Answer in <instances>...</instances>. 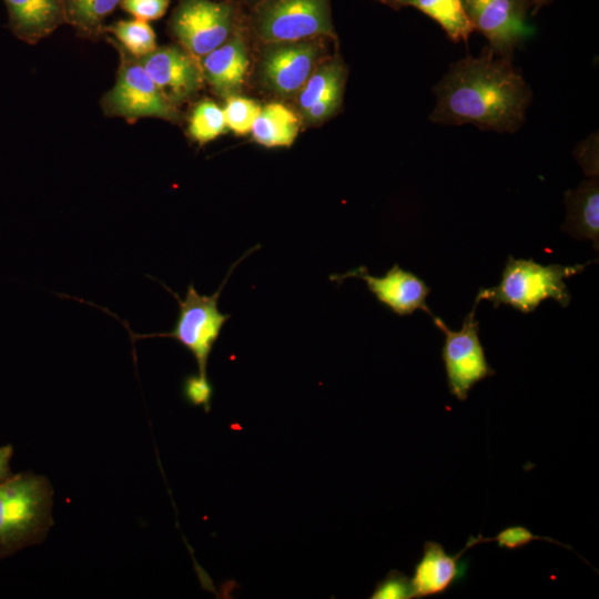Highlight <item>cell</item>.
I'll list each match as a JSON object with an SVG mask.
<instances>
[{"label":"cell","mask_w":599,"mask_h":599,"mask_svg":"<svg viewBox=\"0 0 599 599\" xmlns=\"http://www.w3.org/2000/svg\"><path fill=\"white\" fill-rule=\"evenodd\" d=\"M430 121L474 124L481 130L515 133L526 119L532 93L510 58L485 48L479 57L453 63L434 87Z\"/></svg>","instance_id":"1"},{"label":"cell","mask_w":599,"mask_h":599,"mask_svg":"<svg viewBox=\"0 0 599 599\" xmlns=\"http://www.w3.org/2000/svg\"><path fill=\"white\" fill-rule=\"evenodd\" d=\"M52 497L49 480L31 471L0 484V559L43 541L53 522Z\"/></svg>","instance_id":"2"},{"label":"cell","mask_w":599,"mask_h":599,"mask_svg":"<svg viewBox=\"0 0 599 599\" xmlns=\"http://www.w3.org/2000/svg\"><path fill=\"white\" fill-rule=\"evenodd\" d=\"M589 263L572 266L541 265L532 258H515L509 255L499 284L480 287L475 303L489 301L494 308L506 304L521 313H531L541 302L551 298L565 308L571 300L565 278L581 273Z\"/></svg>","instance_id":"3"},{"label":"cell","mask_w":599,"mask_h":599,"mask_svg":"<svg viewBox=\"0 0 599 599\" xmlns=\"http://www.w3.org/2000/svg\"><path fill=\"white\" fill-rule=\"evenodd\" d=\"M245 256L232 265L220 288L212 295L199 294L194 284L190 283L182 300L176 293H173L169 287L163 285L175 297L179 304V315L174 328L166 333L141 335L133 333L124 321H120L129 331L131 343L134 345L136 339L150 337L173 338L193 355L197 365V373L206 377L210 354L221 334L223 325L231 317L229 314L220 312L217 305L219 297L232 271Z\"/></svg>","instance_id":"4"},{"label":"cell","mask_w":599,"mask_h":599,"mask_svg":"<svg viewBox=\"0 0 599 599\" xmlns=\"http://www.w3.org/2000/svg\"><path fill=\"white\" fill-rule=\"evenodd\" d=\"M250 27L265 43L335 38L331 0H261L252 7Z\"/></svg>","instance_id":"5"},{"label":"cell","mask_w":599,"mask_h":599,"mask_svg":"<svg viewBox=\"0 0 599 599\" xmlns=\"http://www.w3.org/2000/svg\"><path fill=\"white\" fill-rule=\"evenodd\" d=\"M121 53L116 80L102 98V109L109 116L128 121L158 118L177 121L179 111L160 91L140 61L118 48Z\"/></svg>","instance_id":"6"},{"label":"cell","mask_w":599,"mask_h":599,"mask_svg":"<svg viewBox=\"0 0 599 599\" xmlns=\"http://www.w3.org/2000/svg\"><path fill=\"white\" fill-rule=\"evenodd\" d=\"M477 305L474 303L459 331L449 329L441 318L433 316L435 325L445 335L441 359L449 393L461 402L467 399L477 383L496 374L479 339V322L475 315Z\"/></svg>","instance_id":"7"},{"label":"cell","mask_w":599,"mask_h":599,"mask_svg":"<svg viewBox=\"0 0 599 599\" xmlns=\"http://www.w3.org/2000/svg\"><path fill=\"white\" fill-rule=\"evenodd\" d=\"M236 21V9L230 1L180 0L170 27L181 47L201 59L231 37Z\"/></svg>","instance_id":"8"},{"label":"cell","mask_w":599,"mask_h":599,"mask_svg":"<svg viewBox=\"0 0 599 599\" xmlns=\"http://www.w3.org/2000/svg\"><path fill=\"white\" fill-rule=\"evenodd\" d=\"M536 0H461L474 31L488 41L497 55L512 58L514 50L531 32L526 16Z\"/></svg>","instance_id":"9"},{"label":"cell","mask_w":599,"mask_h":599,"mask_svg":"<svg viewBox=\"0 0 599 599\" xmlns=\"http://www.w3.org/2000/svg\"><path fill=\"white\" fill-rule=\"evenodd\" d=\"M314 40L266 43L260 62L263 83L282 97L300 92L321 53V45Z\"/></svg>","instance_id":"10"},{"label":"cell","mask_w":599,"mask_h":599,"mask_svg":"<svg viewBox=\"0 0 599 599\" xmlns=\"http://www.w3.org/2000/svg\"><path fill=\"white\" fill-rule=\"evenodd\" d=\"M138 60L174 105L191 99L202 87L204 78L200 62L182 47H156Z\"/></svg>","instance_id":"11"},{"label":"cell","mask_w":599,"mask_h":599,"mask_svg":"<svg viewBox=\"0 0 599 599\" xmlns=\"http://www.w3.org/2000/svg\"><path fill=\"white\" fill-rule=\"evenodd\" d=\"M347 277L362 278L376 300L399 316L410 315L418 309L434 316L426 303L430 288L420 277L398 264L379 277L370 275L365 266H359L329 278L341 283Z\"/></svg>","instance_id":"12"},{"label":"cell","mask_w":599,"mask_h":599,"mask_svg":"<svg viewBox=\"0 0 599 599\" xmlns=\"http://www.w3.org/2000/svg\"><path fill=\"white\" fill-rule=\"evenodd\" d=\"M204 80L223 97L234 95L243 85L248 68L244 37L235 28L231 37L216 49L201 58Z\"/></svg>","instance_id":"13"},{"label":"cell","mask_w":599,"mask_h":599,"mask_svg":"<svg viewBox=\"0 0 599 599\" xmlns=\"http://www.w3.org/2000/svg\"><path fill=\"white\" fill-rule=\"evenodd\" d=\"M468 549L466 544L457 555L451 556L440 544L426 541L423 556L415 565L414 575L410 578L415 598L446 592L459 575V558Z\"/></svg>","instance_id":"14"},{"label":"cell","mask_w":599,"mask_h":599,"mask_svg":"<svg viewBox=\"0 0 599 599\" xmlns=\"http://www.w3.org/2000/svg\"><path fill=\"white\" fill-rule=\"evenodd\" d=\"M567 216L561 230L571 236L589 238L596 251L599 245V182L598 176H589L575 190L565 194Z\"/></svg>","instance_id":"15"},{"label":"cell","mask_w":599,"mask_h":599,"mask_svg":"<svg viewBox=\"0 0 599 599\" xmlns=\"http://www.w3.org/2000/svg\"><path fill=\"white\" fill-rule=\"evenodd\" d=\"M16 34L24 41L35 42L49 34L59 23L60 0H4Z\"/></svg>","instance_id":"16"},{"label":"cell","mask_w":599,"mask_h":599,"mask_svg":"<svg viewBox=\"0 0 599 599\" xmlns=\"http://www.w3.org/2000/svg\"><path fill=\"white\" fill-rule=\"evenodd\" d=\"M394 10L413 7L432 18L453 42H467L474 29L461 0H377Z\"/></svg>","instance_id":"17"},{"label":"cell","mask_w":599,"mask_h":599,"mask_svg":"<svg viewBox=\"0 0 599 599\" xmlns=\"http://www.w3.org/2000/svg\"><path fill=\"white\" fill-rule=\"evenodd\" d=\"M300 130L297 115L281 103L261 108L252 126L253 139L266 148L291 146Z\"/></svg>","instance_id":"18"},{"label":"cell","mask_w":599,"mask_h":599,"mask_svg":"<svg viewBox=\"0 0 599 599\" xmlns=\"http://www.w3.org/2000/svg\"><path fill=\"white\" fill-rule=\"evenodd\" d=\"M346 68L339 59H333L314 70L298 94V109L304 112L331 91L343 88Z\"/></svg>","instance_id":"19"},{"label":"cell","mask_w":599,"mask_h":599,"mask_svg":"<svg viewBox=\"0 0 599 599\" xmlns=\"http://www.w3.org/2000/svg\"><path fill=\"white\" fill-rule=\"evenodd\" d=\"M116 41L130 55L141 59L156 49V37L149 22L140 19L121 20L109 27Z\"/></svg>","instance_id":"20"},{"label":"cell","mask_w":599,"mask_h":599,"mask_svg":"<svg viewBox=\"0 0 599 599\" xmlns=\"http://www.w3.org/2000/svg\"><path fill=\"white\" fill-rule=\"evenodd\" d=\"M226 128L223 109L211 100L199 102L189 121V133L199 144H205L224 132Z\"/></svg>","instance_id":"21"},{"label":"cell","mask_w":599,"mask_h":599,"mask_svg":"<svg viewBox=\"0 0 599 599\" xmlns=\"http://www.w3.org/2000/svg\"><path fill=\"white\" fill-rule=\"evenodd\" d=\"M122 0H63L71 20L88 32L94 30Z\"/></svg>","instance_id":"22"},{"label":"cell","mask_w":599,"mask_h":599,"mask_svg":"<svg viewBox=\"0 0 599 599\" xmlns=\"http://www.w3.org/2000/svg\"><path fill=\"white\" fill-rule=\"evenodd\" d=\"M261 106L254 100L230 95L223 109L226 126L236 134L251 132Z\"/></svg>","instance_id":"23"},{"label":"cell","mask_w":599,"mask_h":599,"mask_svg":"<svg viewBox=\"0 0 599 599\" xmlns=\"http://www.w3.org/2000/svg\"><path fill=\"white\" fill-rule=\"evenodd\" d=\"M534 540H546L548 542L560 545L572 550V548L568 545L561 544L549 537L537 536L532 534L528 528L522 526L507 527L500 530L497 536L491 538H484L481 535H479L478 537L471 536L468 539L471 547L480 542L496 541L499 548H506L508 550L525 547Z\"/></svg>","instance_id":"24"},{"label":"cell","mask_w":599,"mask_h":599,"mask_svg":"<svg viewBox=\"0 0 599 599\" xmlns=\"http://www.w3.org/2000/svg\"><path fill=\"white\" fill-rule=\"evenodd\" d=\"M372 599H410L415 598L410 578L405 573L392 570L380 580L372 596Z\"/></svg>","instance_id":"25"},{"label":"cell","mask_w":599,"mask_h":599,"mask_svg":"<svg viewBox=\"0 0 599 599\" xmlns=\"http://www.w3.org/2000/svg\"><path fill=\"white\" fill-rule=\"evenodd\" d=\"M184 399L192 406H202L206 413L211 409L213 385L207 376L197 374L187 375L182 385Z\"/></svg>","instance_id":"26"},{"label":"cell","mask_w":599,"mask_h":599,"mask_svg":"<svg viewBox=\"0 0 599 599\" xmlns=\"http://www.w3.org/2000/svg\"><path fill=\"white\" fill-rule=\"evenodd\" d=\"M344 87L337 88L302 112L306 122L316 124L332 116L343 101Z\"/></svg>","instance_id":"27"},{"label":"cell","mask_w":599,"mask_h":599,"mask_svg":"<svg viewBox=\"0 0 599 599\" xmlns=\"http://www.w3.org/2000/svg\"><path fill=\"white\" fill-rule=\"evenodd\" d=\"M170 0H122V8L135 19L152 21L160 19L167 10Z\"/></svg>","instance_id":"28"},{"label":"cell","mask_w":599,"mask_h":599,"mask_svg":"<svg viewBox=\"0 0 599 599\" xmlns=\"http://www.w3.org/2000/svg\"><path fill=\"white\" fill-rule=\"evenodd\" d=\"M575 155L588 176H598L597 133L583 140L575 150Z\"/></svg>","instance_id":"29"},{"label":"cell","mask_w":599,"mask_h":599,"mask_svg":"<svg viewBox=\"0 0 599 599\" xmlns=\"http://www.w3.org/2000/svg\"><path fill=\"white\" fill-rule=\"evenodd\" d=\"M12 456L13 446L11 444L0 447V484L13 475L10 469V460Z\"/></svg>","instance_id":"30"},{"label":"cell","mask_w":599,"mask_h":599,"mask_svg":"<svg viewBox=\"0 0 599 599\" xmlns=\"http://www.w3.org/2000/svg\"><path fill=\"white\" fill-rule=\"evenodd\" d=\"M552 0H536L534 3L532 14H536L541 8L550 4Z\"/></svg>","instance_id":"31"},{"label":"cell","mask_w":599,"mask_h":599,"mask_svg":"<svg viewBox=\"0 0 599 599\" xmlns=\"http://www.w3.org/2000/svg\"><path fill=\"white\" fill-rule=\"evenodd\" d=\"M238 1L248 3V4H251V6L253 7V6H255L257 2H260L261 0H238Z\"/></svg>","instance_id":"32"}]
</instances>
